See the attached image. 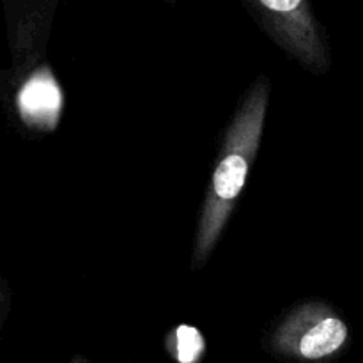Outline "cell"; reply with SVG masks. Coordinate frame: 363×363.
Returning a JSON list of instances; mask_svg holds the SVG:
<instances>
[{
    "instance_id": "obj_5",
    "label": "cell",
    "mask_w": 363,
    "mask_h": 363,
    "mask_svg": "<svg viewBox=\"0 0 363 363\" xmlns=\"http://www.w3.org/2000/svg\"><path fill=\"white\" fill-rule=\"evenodd\" d=\"M204 351V339L197 328L181 325L176 330V354L181 363H195Z\"/></svg>"
},
{
    "instance_id": "obj_6",
    "label": "cell",
    "mask_w": 363,
    "mask_h": 363,
    "mask_svg": "<svg viewBox=\"0 0 363 363\" xmlns=\"http://www.w3.org/2000/svg\"><path fill=\"white\" fill-rule=\"evenodd\" d=\"M9 303H11L9 287H7L6 280L0 277V333H2L4 326H6L7 314H9Z\"/></svg>"
},
{
    "instance_id": "obj_1",
    "label": "cell",
    "mask_w": 363,
    "mask_h": 363,
    "mask_svg": "<svg viewBox=\"0 0 363 363\" xmlns=\"http://www.w3.org/2000/svg\"><path fill=\"white\" fill-rule=\"evenodd\" d=\"M268 94L269 82L266 78H259L230 124L223 156L213 174L211 186L199 223V233L195 238V268L202 264L215 248L230 211L243 190L248 169L254 162L261 142Z\"/></svg>"
},
{
    "instance_id": "obj_4",
    "label": "cell",
    "mask_w": 363,
    "mask_h": 363,
    "mask_svg": "<svg viewBox=\"0 0 363 363\" xmlns=\"http://www.w3.org/2000/svg\"><path fill=\"white\" fill-rule=\"evenodd\" d=\"M347 335L350 332L342 319L330 314H319L318 321L312 323L311 328L301 333L300 339L287 344V350L303 360H323L342 350Z\"/></svg>"
},
{
    "instance_id": "obj_3",
    "label": "cell",
    "mask_w": 363,
    "mask_h": 363,
    "mask_svg": "<svg viewBox=\"0 0 363 363\" xmlns=\"http://www.w3.org/2000/svg\"><path fill=\"white\" fill-rule=\"evenodd\" d=\"M16 116L27 128L52 130L59 119L62 94L46 67L38 69L13 96Z\"/></svg>"
},
{
    "instance_id": "obj_2",
    "label": "cell",
    "mask_w": 363,
    "mask_h": 363,
    "mask_svg": "<svg viewBox=\"0 0 363 363\" xmlns=\"http://www.w3.org/2000/svg\"><path fill=\"white\" fill-rule=\"evenodd\" d=\"M259 7L269 16V25L280 34L282 41L308 64H323V45L315 35L314 21L305 2L300 0H261Z\"/></svg>"
}]
</instances>
